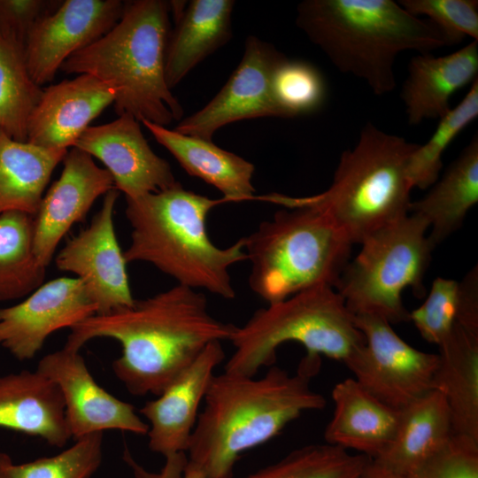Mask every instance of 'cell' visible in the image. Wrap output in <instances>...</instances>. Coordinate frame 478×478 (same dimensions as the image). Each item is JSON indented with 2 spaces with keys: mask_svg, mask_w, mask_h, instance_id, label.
<instances>
[{
  "mask_svg": "<svg viewBox=\"0 0 478 478\" xmlns=\"http://www.w3.org/2000/svg\"><path fill=\"white\" fill-rule=\"evenodd\" d=\"M124 459L133 469L136 478H181L188 462V457L185 452L171 454L165 457V465L158 473H150L139 466L127 450L124 452Z\"/></svg>",
  "mask_w": 478,
  "mask_h": 478,
  "instance_id": "f35d334b",
  "label": "cell"
},
{
  "mask_svg": "<svg viewBox=\"0 0 478 478\" xmlns=\"http://www.w3.org/2000/svg\"><path fill=\"white\" fill-rule=\"evenodd\" d=\"M60 177L42 197L34 216V250L45 268L70 228L81 221L94 202L114 189L110 173L87 152L73 147L66 154Z\"/></svg>",
  "mask_w": 478,
  "mask_h": 478,
  "instance_id": "e0dca14e",
  "label": "cell"
},
{
  "mask_svg": "<svg viewBox=\"0 0 478 478\" xmlns=\"http://www.w3.org/2000/svg\"><path fill=\"white\" fill-rule=\"evenodd\" d=\"M409 13L426 19L446 36L449 44L465 37L478 41V2L476 0H399Z\"/></svg>",
  "mask_w": 478,
  "mask_h": 478,
  "instance_id": "d590c367",
  "label": "cell"
},
{
  "mask_svg": "<svg viewBox=\"0 0 478 478\" xmlns=\"http://www.w3.org/2000/svg\"><path fill=\"white\" fill-rule=\"evenodd\" d=\"M36 370L59 389L74 440L109 429L147 435L149 425L134 405L117 398L95 381L80 351L65 345L43 356Z\"/></svg>",
  "mask_w": 478,
  "mask_h": 478,
  "instance_id": "4fadbf2b",
  "label": "cell"
},
{
  "mask_svg": "<svg viewBox=\"0 0 478 478\" xmlns=\"http://www.w3.org/2000/svg\"><path fill=\"white\" fill-rule=\"evenodd\" d=\"M170 2H125L119 21L101 38L70 56L66 73H88L111 87L120 116L129 114L166 127L182 120L183 108L166 81Z\"/></svg>",
  "mask_w": 478,
  "mask_h": 478,
  "instance_id": "5b68a950",
  "label": "cell"
},
{
  "mask_svg": "<svg viewBox=\"0 0 478 478\" xmlns=\"http://www.w3.org/2000/svg\"><path fill=\"white\" fill-rule=\"evenodd\" d=\"M181 478H207V476L198 466L188 460Z\"/></svg>",
  "mask_w": 478,
  "mask_h": 478,
  "instance_id": "60d3db41",
  "label": "cell"
},
{
  "mask_svg": "<svg viewBox=\"0 0 478 478\" xmlns=\"http://www.w3.org/2000/svg\"><path fill=\"white\" fill-rule=\"evenodd\" d=\"M233 0H192L173 12L165 74L172 90L200 62L232 37Z\"/></svg>",
  "mask_w": 478,
  "mask_h": 478,
  "instance_id": "603a6c76",
  "label": "cell"
},
{
  "mask_svg": "<svg viewBox=\"0 0 478 478\" xmlns=\"http://www.w3.org/2000/svg\"><path fill=\"white\" fill-rule=\"evenodd\" d=\"M67 151L19 142L0 129V215L35 216L50 176Z\"/></svg>",
  "mask_w": 478,
  "mask_h": 478,
  "instance_id": "83f0119b",
  "label": "cell"
},
{
  "mask_svg": "<svg viewBox=\"0 0 478 478\" xmlns=\"http://www.w3.org/2000/svg\"><path fill=\"white\" fill-rule=\"evenodd\" d=\"M131 226L125 260L146 262L177 284L205 289L225 299L235 297L229 268L247 260L244 237L220 248L210 239L206 219L215 206L227 203L185 189L179 182L158 192L126 198Z\"/></svg>",
  "mask_w": 478,
  "mask_h": 478,
  "instance_id": "277c9868",
  "label": "cell"
},
{
  "mask_svg": "<svg viewBox=\"0 0 478 478\" xmlns=\"http://www.w3.org/2000/svg\"><path fill=\"white\" fill-rule=\"evenodd\" d=\"M410 478H478V441L452 435Z\"/></svg>",
  "mask_w": 478,
  "mask_h": 478,
  "instance_id": "8d00e7d4",
  "label": "cell"
},
{
  "mask_svg": "<svg viewBox=\"0 0 478 478\" xmlns=\"http://www.w3.org/2000/svg\"><path fill=\"white\" fill-rule=\"evenodd\" d=\"M46 268L34 250V216L21 212L0 215V301L31 294L45 278Z\"/></svg>",
  "mask_w": 478,
  "mask_h": 478,
  "instance_id": "f546056e",
  "label": "cell"
},
{
  "mask_svg": "<svg viewBox=\"0 0 478 478\" xmlns=\"http://www.w3.org/2000/svg\"><path fill=\"white\" fill-rule=\"evenodd\" d=\"M452 435L446 400L439 390L433 389L399 410L394 439L374 460L408 476L436 453Z\"/></svg>",
  "mask_w": 478,
  "mask_h": 478,
  "instance_id": "4316f807",
  "label": "cell"
},
{
  "mask_svg": "<svg viewBox=\"0 0 478 478\" xmlns=\"http://www.w3.org/2000/svg\"><path fill=\"white\" fill-rule=\"evenodd\" d=\"M271 89L283 118L314 113L322 108L328 96L325 78L315 66L287 57L273 73Z\"/></svg>",
  "mask_w": 478,
  "mask_h": 478,
  "instance_id": "e575fe53",
  "label": "cell"
},
{
  "mask_svg": "<svg viewBox=\"0 0 478 478\" xmlns=\"http://www.w3.org/2000/svg\"><path fill=\"white\" fill-rule=\"evenodd\" d=\"M285 58L274 45L248 36L239 65L220 92L201 110L182 119L174 130L212 140L218 129L238 120L283 118L273 97L271 80Z\"/></svg>",
  "mask_w": 478,
  "mask_h": 478,
  "instance_id": "7c38bea8",
  "label": "cell"
},
{
  "mask_svg": "<svg viewBox=\"0 0 478 478\" xmlns=\"http://www.w3.org/2000/svg\"><path fill=\"white\" fill-rule=\"evenodd\" d=\"M369 459L327 443L309 444L243 478H359Z\"/></svg>",
  "mask_w": 478,
  "mask_h": 478,
  "instance_id": "1f68e13d",
  "label": "cell"
},
{
  "mask_svg": "<svg viewBox=\"0 0 478 478\" xmlns=\"http://www.w3.org/2000/svg\"><path fill=\"white\" fill-rule=\"evenodd\" d=\"M229 341L235 351L224 372L244 376L273 366L277 349L286 342L302 344L309 359L320 360L323 355L343 363L365 343L343 298L328 285L258 309Z\"/></svg>",
  "mask_w": 478,
  "mask_h": 478,
  "instance_id": "ba28073f",
  "label": "cell"
},
{
  "mask_svg": "<svg viewBox=\"0 0 478 478\" xmlns=\"http://www.w3.org/2000/svg\"><path fill=\"white\" fill-rule=\"evenodd\" d=\"M351 246L320 212L283 207L244 237L250 288L268 305L316 286L335 289Z\"/></svg>",
  "mask_w": 478,
  "mask_h": 478,
  "instance_id": "52a82bcc",
  "label": "cell"
},
{
  "mask_svg": "<svg viewBox=\"0 0 478 478\" xmlns=\"http://www.w3.org/2000/svg\"><path fill=\"white\" fill-rule=\"evenodd\" d=\"M478 202V136L475 135L443 176L409 213L423 219L430 228L428 241L435 249L458 230Z\"/></svg>",
  "mask_w": 478,
  "mask_h": 478,
  "instance_id": "484cf974",
  "label": "cell"
},
{
  "mask_svg": "<svg viewBox=\"0 0 478 478\" xmlns=\"http://www.w3.org/2000/svg\"><path fill=\"white\" fill-rule=\"evenodd\" d=\"M407 71L400 97L409 125L439 120L451 109V96L478 79V41L445 56L419 53Z\"/></svg>",
  "mask_w": 478,
  "mask_h": 478,
  "instance_id": "ffe728a7",
  "label": "cell"
},
{
  "mask_svg": "<svg viewBox=\"0 0 478 478\" xmlns=\"http://www.w3.org/2000/svg\"><path fill=\"white\" fill-rule=\"evenodd\" d=\"M114 100L113 89L88 73L50 85L43 89L29 118L27 142L48 149L73 147L90 122Z\"/></svg>",
  "mask_w": 478,
  "mask_h": 478,
  "instance_id": "d6986e66",
  "label": "cell"
},
{
  "mask_svg": "<svg viewBox=\"0 0 478 478\" xmlns=\"http://www.w3.org/2000/svg\"><path fill=\"white\" fill-rule=\"evenodd\" d=\"M428 230L423 219L409 213L360 243L335 287L352 314H377L390 324L409 321L402 293L412 288L416 297L425 295L423 280L434 250Z\"/></svg>",
  "mask_w": 478,
  "mask_h": 478,
  "instance_id": "9c48e42d",
  "label": "cell"
},
{
  "mask_svg": "<svg viewBox=\"0 0 478 478\" xmlns=\"http://www.w3.org/2000/svg\"><path fill=\"white\" fill-rule=\"evenodd\" d=\"M0 428L37 436L54 447L72 438L59 389L36 369L0 375Z\"/></svg>",
  "mask_w": 478,
  "mask_h": 478,
  "instance_id": "44dd1931",
  "label": "cell"
},
{
  "mask_svg": "<svg viewBox=\"0 0 478 478\" xmlns=\"http://www.w3.org/2000/svg\"><path fill=\"white\" fill-rule=\"evenodd\" d=\"M353 321L365 343L344 364L364 389L398 411L434 389L438 353L413 348L380 315L353 314Z\"/></svg>",
  "mask_w": 478,
  "mask_h": 478,
  "instance_id": "30bf717a",
  "label": "cell"
},
{
  "mask_svg": "<svg viewBox=\"0 0 478 478\" xmlns=\"http://www.w3.org/2000/svg\"><path fill=\"white\" fill-rule=\"evenodd\" d=\"M58 0H0V35L22 47L35 25L53 12Z\"/></svg>",
  "mask_w": 478,
  "mask_h": 478,
  "instance_id": "74e56055",
  "label": "cell"
},
{
  "mask_svg": "<svg viewBox=\"0 0 478 478\" xmlns=\"http://www.w3.org/2000/svg\"><path fill=\"white\" fill-rule=\"evenodd\" d=\"M42 91L29 74L24 47L0 35V129L27 142L29 118Z\"/></svg>",
  "mask_w": 478,
  "mask_h": 478,
  "instance_id": "4dcf8cb0",
  "label": "cell"
},
{
  "mask_svg": "<svg viewBox=\"0 0 478 478\" xmlns=\"http://www.w3.org/2000/svg\"><path fill=\"white\" fill-rule=\"evenodd\" d=\"M237 326L208 310L204 293L176 284L134 305L94 314L70 328L65 345L80 351L95 338L120 343L115 376L136 397H158L213 342L229 341Z\"/></svg>",
  "mask_w": 478,
  "mask_h": 478,
  "instance_id": "6da1fadb",
  "label": "cell"
},
{
  "mask_svg": "<svg viewBox=\"0 0 478 478\" xmlns=\"http://www.w3.org/2000/svg\"><path fill=\"white\" fill-rule=\"evenodd\" d=\"M96 312L80 279L50 280L20 303L0 308V346L20 361L31 359L52 333L71 328Z\"/></svg>",
  "mask_w": 478,
  "mask_h": 478,
  "instance_id": "5bb4252c",
  "label": "cell"
},
{
  "mask_svg": "<svg viewBox=\"0 0 478 478\" xmlns=\"http://www.w3.org/2000/svg\"><path fill=\"white\" fill-rule=\"evenodd\" d=\"M221 342L210 343L153 400L139 410L149 421V448L164 457L186 452L215 368L224 360Z\"/></svg>",
  "mask_w": 478,
  "mask_h": 478,
  "instance_id": "ac0fdd59",
  "label": "cell"
},
{
  "mask_svg": "<svg viewBox=\"0 0 478 478\" xmlns=\"http://www.w3.org/2000/svg\"><path fill=\"white\" fill-rule=\"evenodd\" d=\"M141 123L189 175L220 190L227 203L253 200L252 163L223 150L212 140L183 135L148 120Z\"/></svg>",
  "mask_w": 478,
  "mask_h": 478,
  "instance_id": "cb8c5ba5",
  "label": "cell"
},
{
  "mask_svg": "<svg viewBox=\"0 0 478 478\" xmlns=\"http://www.w3.org/2000/svg\"><path fill=\"white\" fill-rule=\"evenodd\" d=\"M119 191L112 189L91 223L56 256L58 270L74 274L96 307L106 314L134 305L127 262L115 234L113 212Z\"/></svg>",
  "mask_w": 478,
  "mask_h": 478,
  "instance_id": "8fae6325",
  "label": "cell"
},
{
  "mask_svg": "<svg viewBox=\"0 0 478 478\" xmlns=\"http://www.w3.org/2000/svg\"><path fill=\"white\" fill-rule=\"evenodd\" d=\"M474 266L461 281L437 277L425 301L409 312L422 338L440 345L456 324L478 332V271Z\"/></svg>",
  "mask_w": 478,
  "mask_h": 478,
  "instance_id": "f1b7e54d",
  "label": "cell"
},
{
  "mask_svg": "<svg viewBox=\"0 0 478 478\" xmlns=\"http://www.w3.org/2000/svg\"><path fill=\"white\" fill-rule=\"evenodd\" d=\"M315 373L299 365L294 374L271 366L260 378L224 372L214 375L187 451L207 478H231L238 458L277 436L303 412L321 410L312 390Z\"/></svg>",
  "mask_w": 478,
  "mask_h": 478,
  "instance_id": "7a4b0ae2",
  "label": "cell"
},
{
  "mask_svg": "<svg viewBox=\"0 0 478 478\" xmlns=\"http://www.w3.org/2000/svg\"><path fill=\"white\" fill-rule=\"evenodd\" d=\"M103 458V433L74 440L60 453L26 463H15L0 452V478H90Z\"/></svg>",
  "mask_w": 478,
  "mask_h": 478,
  "instance_id": "836d02e7",
  "label": "cell"
},
{
  "mask_svg": "<svg viewBox=\"0 0 478 478\" xmlns=\"http://www.w3.org/2000/svg\"><path fill=\"white\" fill-rule=\"evenodd\" d=\"M296 25L338 71L362 80L376 96L394 90L398 54L450 45L436 26L392 0H304Z\"/></svg>",
  "mask_w": 478,
  "mask_h": 478,
  "instance_id": "3957f363",
  "label": "cell"
},
{
  "mask_svg": "<svg viewBox=\"0 0 478 478\" xmlns=\"http://www.w3.org/2000/svg\"><path fill=\"white\" fill-rule=\"evenodd\" d=\"M334 412L324 431L327 443L378 459L394 439L399 411L382 403L351 377L332 389Z\"/></svg>",
  "mask_w": 478,
  "mask_h": 478,
  "instance_id": "7402d4cb",
  "label": "cell"
},
{
  "mask_svg": "<svg viewBox=\"0 0 478 478\" xmlns=\"http://www.w3.org/2000/svg\"><path fill=\"white\" fill-rule=\"evenodd\" d=\"M438 346L434 389L446 400L452 434L478 441V332L456 324Z\"/></svg>",
  "mask_w": 478,
  "mask_h": 478,
  "instance_id": "d4e9b609",
  "label": "cell"
},
{
  "mask_svg": "<svg viewBox=\"0 0 478 478\" xmlns=\"http://www.w3.org/2000/svg\"><path fill=\"white\" fill-rule=\"evenodd\" d=\"M478 116V79L469 87L463 99L439 122L430 138L419 144L410 157L408 175L412 188L425 189L439 179L443 155L462 130Z\"/></svg>",
  "mask_w": 478,
  "mask_h": 478,
  "instance_id": "d6a6232c",
  "label": "cell"
},
{
  "mask_svg": "<svg viewBox=\"0 0 478 478\" xmlns=\"http://www.w3.org/2000/svg\"><path fill=\"white\" fill-rule=\"evenodd\" d=\"M73 147L99 159L112 175L114 189L123 192L126 198H136L178 183L169 163L151 150L140 122L129 114L89 126Z\"/></svg>",
  "mask_w": 478,
  "mask_h": 478,
  "instance_id": "2e32d148",
  "label": "cell"
},
{
  "mask_svg": "<svg viewBox=\"0 0 478 478\" xmlns=\"http://www.w3.org/2000/svg\"><path fill=\"white\" fill-rule=\"evenodd\" d=\"M359 478H410L399 474L381 463L369 459L364 467Z\"/></svg>",
  "mask_w": 478,
  "mask_h": 478,
  "instance_id": "ab89813d",
  "label": "cell"
},
{
  "mask_svg": "<svg viewBox=\"0 0 478 478\" xmlns=\"http://www.w3.org/2000/svg\"><path fill=\"white\" fill-rule=\"evenodd\" d=\"M418 145L367 122L356 145L342 153L332 183L325 191L305 197L270 193L255 196L253 200L285 208H313L352 244L360 243L409 214L413 188L408 164Z\"/></svg>",
  "mask_w": 478,
  "mask_h": 478,
  "instance_id": "8992f818",
  "label": "cell"
},
{
  "mask_svg": "<svg viewBox=\"0 0 478 478\" xmlns=\"http://www.w3.org/2000/svg\"><path fill=\"white\" fill-rule=\"evenodd\" d=\"M120 0H65L43 17L30 33L24 56L33 81L42 86L52 81L73 53L105 35L120 19Z\"/></svg>",
  "mask_w": 478,
  "mask_h": 478,
  "instance_id": "9a60e30c",
  "label": "cell"
}]
</instances>
